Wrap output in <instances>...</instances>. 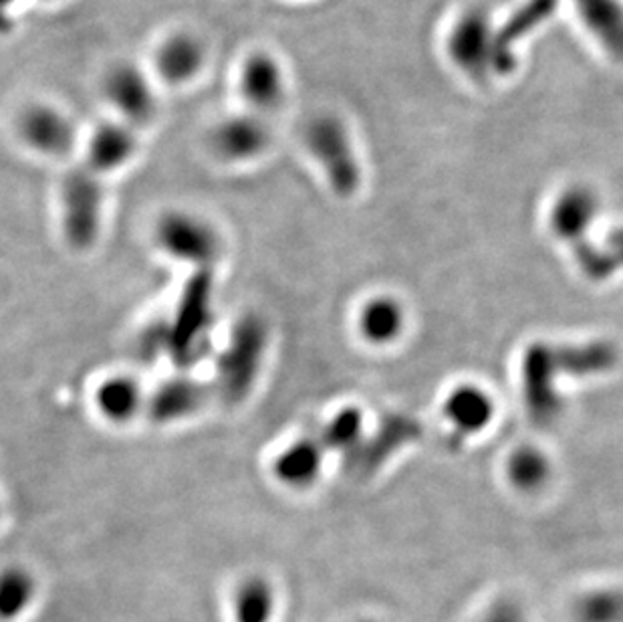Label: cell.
Returning a JSON list of instances; mask_svg holds the SVG:
<instances>
[{"label":"cell","mask_w":623,"mask_h":622,"mask_svg":"<svg viewBox=\"0 0 623 622\" xmlns=\"http://www.w3.org/2000/svg\"><path fill=\"white\" fill-rule=\"evenodd\" d=\"M108 185L86 166L71 162L57 182V219L65 245L76 253L91 251L106 225Z\"/></svg>","instance_id":"6da1fadb"},{"label":"cell","mask_w":623,"mask_h":622,"mask_svg":"<svg viewBox=\"0 0 623 622\" xmlns=\"http://www.w3.org/2000/svg\"><path fill=\"white\" fill-rule=\"evenodd\" d=\"M151 243L158 251L184 267L210 271L225 255V237L215 220L194 208H164L151 223Z\"/></svg>","instance_id":"7a4b0ae2"},{"label":"cell","mask_w":623,"mask_h":622,"mask_svg":"<svg viewBox=\"0 0 623 622\" xmlns=\"http://www.w3.org/2000/svg\"><path fill=\"white\" fill-rule=\"evenodd\" d=\"M12 136L22 150L47 162H67L79 154L83 128L59 101L27 99L12 116Z\"/></svg>","instance_id":"3957f363"},{"label":"cell","mask_w":623,"mask_h":622,"mask_svg":"<svg viewBox=\"0 0 623 622\" xmlns=\"http://www.w3.org/2000/svg\"><path fill=\"white\" fill-rule=\"evenodd\" d=\"M97 93L108 116L141 134L160 120L161 89L146 63L134 59L111 61L97 79Z\"/></svg>","instance_id":"277c9868"},{"label":"cell","mask_w":623,"mask_h":622,"mask_svg":"<svg viewBox=\"0 0 623 622\" xmlns=\"http://www.w3.org/2000/svg\"><path fill=\"white\" fill-rule=\"evenodd\" d=\"M303 146L322 168L339 197H352L362 185V168L352 134L334 113H317L303 128Z\"/></svg>","instance_id":"5b68a950"},{"label":"cell","mask_w":623,"mask_h":622,"mask_svg":"<svg viewBox=\"0 0 623 622\" xmlns=\"http://www.w3.org/2000/svg\"><path fill=\"white\" fill-rule=\"evenodd\" d=\"M269 342L267 324L258 316L243 317L216 362V393L228 403L245 401L257 383Z\"/></svg>","instance_id":"8992f818"},{"label":"cell","mask_w":623,"mask_h":622,"mask_svg":"<svg viewBox=\"0 0 623 622\" xmlns=\"http://www.w3.org/2000/svg\"><path fill=\"white\" fill-rule=\"evenodd\" d=\"M210 63V45L192 27H172L154 41L148 69L161 91H184L196 86Z\"/></svg>","instance_id":"52a82bcc"},{"label":"cell","mask_w":623,"mask_h":622,"mask_svg":"<svg viewBox=\"0 0 623 622\" xmlns=\"http://www.w3.org/2000/svg\"><path fill=\"white\" fill-rule=\"evenodd\" d=\"M275 131L269 118L237 110L212 121L206 131L208 156L222 166H247L270 152Z\"/></svg>","instance_id":"ba28073f"},{"label":"cell","mask_w":623,"mask_h":622,"mask_svg":"<svg viewBox=\"0 0 623 622\" xmlns=\"http://www.w3.org/2000/svg\"><path fill=\"white\" fill-rule=\"evenodd\" d=\"M235 93L240 110L270 120L289 99L287 69L269 49H250L238 63Z\"/></svg>","instance_id":"9c48e42d"},{"label":"cell","mask_w":623,"mask_h":622,"mask_svg":"<svg viewBox=\"0 0 623 622\" xmlns=\"http://www.w3.org/2000/svg\"><path fill=\"white\" fill-rule=\"evenodd\" d=\"M496 24L483 7H471L452 22L446 53L463 76L473 81L496 77Z\"/></svg>","instance_id":"30bf717a"},{"label":"cell","mask_w":623,"mask_h":622,"mask_svg":"<svg viewBox=\"0 0 623 622\" xmlns=\"http://www.w3.org/2000/svg\"><path fill=\"white\" fill-rule=\"evenodd\" d=\"M140 130L126 121L103 116L83 130L79 146V165L89 172L108 180L128 170L141 154Z\"/></svg>","instance_id":"8fae6325"},{"label":"cell","mask_w":623,"mask_h":622,"mask_svg":"<svg viewBox=\"0 0 623 622\" xmlns=\"http://www.w3.org/2000/svg\"><path fill=\"white\" fill-rule=\"evenodd\" d=\"M523 396L531 421L538 426L553 425L563 413L560 374L551 356V342L528 344L521 362Z\"/></svg>","instance_id":"7c38bea8"},{"label":"cell","mask_w":623,"mask_h":622,"mask_svg":"<svg viewBox=\"0 0 623 622\" xmlns=\"http://www.w3.org/2000/svg\"><path fill=\"white\" fill-rule=\"evenodd\" d=\"M212 388L192 376H174L158 384L146 398L144 416L158 426L184 423L202 413Z\"/></svg>","instance_id":"4fadbf2b"},{"label":"cell","mask_w":623,"mask_h":622,"mask_svg":"<svg viewBox=\"0 0 623 622\" xmlns=\"http://www.w3.org/2000/svg\"><path fill=\"white\" fill-rule=\"evenodd\" d=\"M602 200L592 186L571 185L561 190L548 210V229L557 239L577 247L600 217Z\"/></svg>","instance_id":"5bb4252c"},{"label":"cell","mask_w":623,"mask_h":622,"mask_svg":"<svg viewBox=\"0 0 623 622\" xmlns=\"http://www.w3.org/2000/svg\"><path fill=\"white\" fill-rule=\"evenodd\" d=\"M148 391L129 372H111L93 388L91 403L99 418L111 426H128L144 416Z\"/></svg>","instance_id":"9a60e30c"},{"label":"cell","mask_w":623,"mask_h":622,"mask_svg":"<svg viewBox=\"0 0 623 622\" xmlns=\"http://www.w3.org/2000/svg\"><path fill=\"white\" fill-rule=\"evenodd\" d=\"M551 356L560 378H595L615 371L620 348L610 339H593L585 344H551Z\"/></svg>","instance_id":"2e32d148"},{"label":"cell","mask_w":623,"mask_h":622,"mask_svg":"<svg viewBox=\"0 0 623 622\" xmlns=\"http://www.w3.org/2000/svg\"><path fill=\"white\" fill-rule=\"evenodd\" d=\"M325 448L317 437L297 438L280 448L270 463L273 477L289 490H307L322 475Z\"/></svg>","instance_id":"e0dca14e"},{"label":"cell","mask_w":623,"mask_h":622,"mask_svg":"<svg viewBox=\"0 0 623 622\" xmlns=\"http://www.w3.org/2000/svg\"><path fill=\"white\" fill-rule=\"evenodd\" d=\"M555 4L557 0H527L506 19L505 24L496 27V76H508L515 69L516 45L547 22Z\"/></svg>","instance_id":"ac0fdd59"},{"label":"cell","mask_w":623,"mask_h":622,"mask_svg":"<svg viewBox=\"0 0 623 622\" xmlns=\"http://www.w3.org/2000/svg\"><path fill=\"white\" fill-rule=\"evenodd\" d=\"M496 408L493 396L476 384H461L444 401V416L456 437H473L493 423Z\"/></svg>","instance_id":"d6986e66"},{"label":"cell","mask_w":623,"mask_h":622,"mask_svg":"<svg viewBox=\"0 0 623 622\" xmlns=\"http://www.w3.org/2000/svg\"><path fill=\"white\" fill-rule=\"evenodd\" d=\"M573 4L593 41L623 63V0H573Z\"/></svg>","instance_id":"ffe728a7"},{"label":"cell","mask_w":623,"mask_h":622,"mask_svg":"<svg viewBox=\"0 0 623 622\" xmlns=\"http://www.w3.org/2000/svg\"><path fill=\"white\" fill-rule=\"evenodd\" d=\"M359 334L374 346L394 344L406 328V312L392 295H377L362 307L357 317Z\"/></svg>","instance_id":"44dd1931"},{"label":"cell","mask_w":623,"mask_h":622,"mask_svg":"<svg viewBox=\"0 0 623 622\" xmlns=\"http://www.w3.org/2000/svg\"><path fill=\"white\" fill-rule=\"evenodd\" d=\"M37 589L31 570L17 564L0 567V622L17 621L29 611Z\"/></svg>","instance_id":"7402d4cb"},{"label":"cell","mask_w":623,"mask_h":622,"mask_svg":"<svg viewBox=\"0 0 623 622\" xmlns=\"http://www.w3.org/2000/svg\"><path fill=\"white\" fill-rule=\"evenodd\" d=\"M389 423L377 431L376 437L372 441H364L357 451H359V467L362 470H376L382 465V461H386L389 453H394L396 448L402 447L404 441H412L418 435V423H414L408 416H389Z\"/></svg>","instance_id":"603a6c76"},{"label":"cell","mask_w":623,"mask_h":622,"mask_svg":"<svg viewBox=\"0 0 623 622\" xmlns=\"http://www.w3.org/2000/svg\"><path fill=\"white\" fill-rule=\"evenodd\" d=\"M275 612V590L263 576H248L233 592L235 622H270Z\"/></svg>","instance_id":"cb8c5ba5"},{"label":"cell","mask_w":623,"mask_h":622,"mask_svg":"<svg viewBox=\"0 0 623 622\" xmlns=\"http://www.w3.org/2000/svg\"><path fill=\"white\" fill-rule=\"evenodd\" d=\"M506 477L518 492H538L551 480V461L541 448H516L506 461Z\"/></svg>","instance_id":"d4e9b609"},{"label":"cell","mask_w":623,"mask_h":622,"mask_svg":"<svg viewBox=\"0 0 623 622\" xmlns=\"http://www.w3.org/2000/svg\"><path fill=\"white\" fill-rule=\"evenodd\" d=\"M581 271L593 282H603L623 267V227L615 230L603 247H592L587 240L575 247Z\"/></svg>","instance_id":"484cf974"},{"label":"cell","mask_w":623,"mask_h":622,"mask_svg":"<svg viewBox=\"0 0 623 622\" xmlns=\"http://www.w3.org/2000/svg\"><path fill=\"white\" fill-rule=\"evenodd\" d=\"M364 415L359 408H344L332 421L323 426L317 438L322 441L325 451H342L352 453L364 443Z\"/></svg>","instance_id":"4316f807"},{"label":"cell","mask_w":623,"mask_h":622,"mask_svg":"<svg viewBox=\"0 0 623 622\" xmlns=\"http://www.w3.org/2000/svg\"><path fill=\"white\" fill-rule=\"evenodd\" d=\"M580 612L587 622H623V594L617 590L590 594L581 602Z\"/></svg>","instance_id":"83f0119b"},{"label":"cell","mask_w":623,"mask_h":622,"mask_svg":"<svg viewBox=\"0 0 623 622\" xmlns=\"http://www.w3.org/2000/svg\"><path fill=\"white\" fill-rule=\"evenodd\" d=\"M19 4V0H0V22H4L7 14Z\"/></svg>","instance_id":"f1b7e54d"},{"label":"cell","mask_w":623,"mask_h":622,"mask_svg":"<svg viewBox=\"0 0 623 622\" xmlns=\"http://www.w3.org/2000/svg\"><path fill=\"white\" fill-rule=\"evenodd\" d=\"M0 520H2V503H0Z\"/></svg>","instance_id":"f546056e"}]
</instances>
